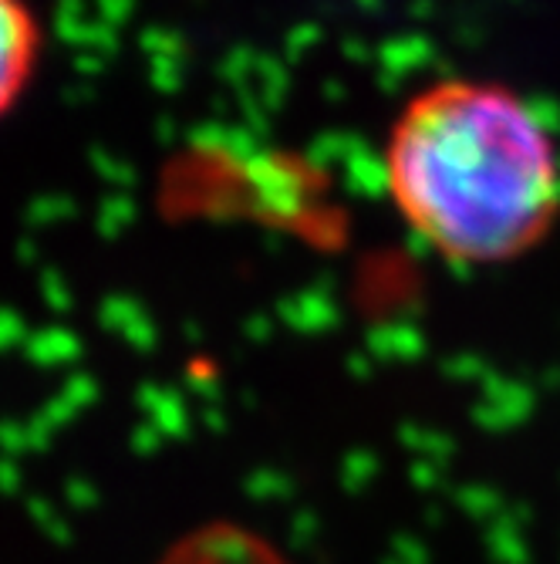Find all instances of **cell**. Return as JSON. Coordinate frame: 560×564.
Wrapping results in <instances>:
<instances>
[{"label":"cell","mask_w":560,"mask_h":564,"mask_svg":"<svg viewBox=\"0 0 560 564\" xmlns=\"http://www.w3.org/2000/svg\"><path fill=\"white\" fill-rule=\"evenodd\" d=\"M398 217L442 261L493 268L530 253L560 217V152L524 95L446 78L416 91L385 139Z\"/></svg>","instance_id":"6da1fadb"},{"label":"cell","mask_w":560,"mask_h":564,"mask_svg":"<svg viewBox=\"0 0 560 564\" xmlns=\"http://www.w3.org/2000/svg\"><path fill=\"white\" fill-rule=\"evenodd\" d=\"M41 51V37H37V24L28 11L24 0H4V109H14L21 91L31 82L34 62Z\"/></svg>","instance_id":"7a4b0ae2"}]
</instances>
